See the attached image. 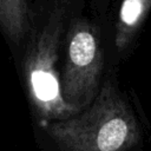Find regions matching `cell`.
Instances as JSON below:
<instances>
[{
	"instance_id": "cell-1",
	"label": "cell",
	"mask_w": 151,
	"mask_h": 151,
	"mask_svg": "<svg viewBox=\"0 0 151 151\" xmlns=\"http://www.w3.org/2000/svg\"><path fill=\"white\" fill-rule=\"evenodd\" d=\"M74 0H37L33 22L22 50V79L33 111L45 125L79 113L63 98L61 53Z\"/></svg>"
},
{
	"instance_id": "cell-2",
	"label": "cell",
	"mask_w": 151,
	"mask_h": 151,
	"mask_svg": "<svg viewBox=\"0 0 151 151\" xmlns=\"http://www.w3.org/2000/svg\"><path fill=\"white\" fill-rule=\"evenodd\" d=\"M42 127L63 151H127L140 139L130 104L109 77L87 109Z\"/></svg>"
},
{
	"instance_id": "cell-4",
	"label": "cell",
	"mask_w": 151,
	"mask_h": 151,
	"mask_svg": "<svg viewBox=\"0 0 151 151\" xmlns=\"http://www.w3.org/2000/svg\"><path fill=\"white\" fill-rule=\"evenodd\" d=\"M151 9V0H122L113 32L116 57H124L139 34Z\"/></svg>"
},
{
	"instance_id": "cell-5",
	"label": "cell",
	"mask_w": 151,
	"mask_h": 151,
	"mask_svg": "<svg viewBox=\"0 0 151 151\" xmlns=\"http://www.w3.org/2000/svg\"><path fill=\"white\" fill-rule=\"evenodd\" d=\"M33 22L28 0H0V33L12 50H24Z\"/></svg>"
},
{
	"instance_id": "cell-3",
	"label": "cell",
	"mask_w": 151,
	"mask_h": 151,
	"mask_svg": "<svg viewBox=\"0 0 151 151\" xmlns=\"http://www.w3.org/2000/svg\"><path fill=\"white\" fill-rule=\"evenodd\" d=\"M98 0H74L64 39L60 86L64 100L79 112L101 87L105 67L104 14Z\"/></svg>"
}]
</instances>
